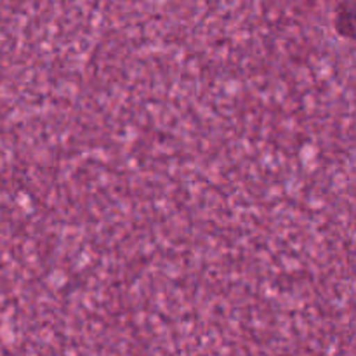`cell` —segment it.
Instances as JSON below:
<instances>
[]
</instances>
